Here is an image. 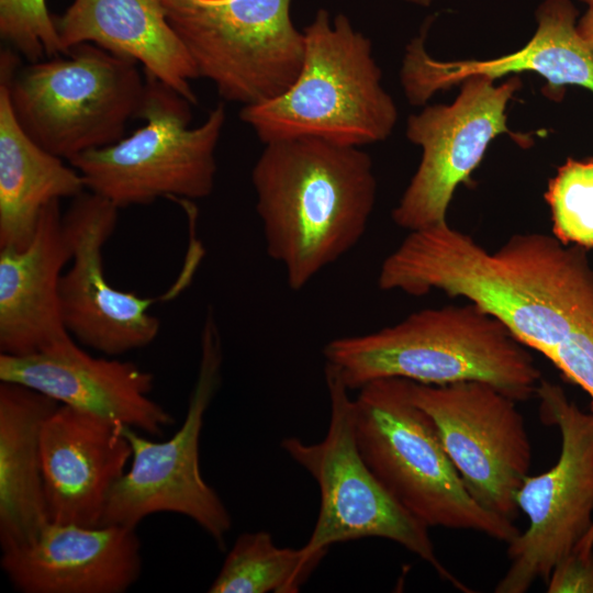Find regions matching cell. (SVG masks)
I'll return each mask as SVG.
<instances>
[{
	"instance_id": "6da1fadb",
	"label": "cell",
	"mask_w": 593,
	"mask_h": 593,
	"mask_svg": "<svg viewBox=\"0 0 593 593\" xmlns=\"http://www.w3.org/2000/svg\"><path fill=\"white\" fill-rule=\"evenodd\" d=\"M378 286L413 296L438 290L465 298L547 359L593 320L588 249L545 233L515 234L490 253L448 222L411 231L382 261Z\"/></svg>"
},
{
	"instance_id": "7a4b0ae2",
	"label": "cell",
	"mask_w": 593,
	"mask_h": 593,
	"mask_svg": "<svg viewBox=\"0 0 593 593\" xmlns=\"http://www.w3.org/2000/svg\"><path fill=\"white\" fill-rule=\"evenodd\" d=\"M251 183L267 255L293 291L360 242L377 200L370 156L315 137L265 144Z\"/></svg>"
},
{
	"instance_id": "3957f363",
	"label": "cell",
	"mask_w": 593,
	"mask_h": 593,
	"mask_svg": "<svg viewBox=\"0 0 593 593\" xmlns=\"http://www.w3.org/2000/svg\"><path fill=\"white\" fill-rule=\"evenodd\" d=\"M325 365L349 390L382 378L424 384L490 383L525 401L541 378L529 348L477 304L424 309L381 329L329 340Z\"/></svg>"
},
{
	"instance_id": "277c9868",
	"label": "cell",
	"mask_w": 593,
	"mask_h": 593,
	"mask_svg": "<svg viewBox=\"0 0 593 593\" xmlns=\"http://www.w3.org/2000/svg\"><path fill=\"white\" fill-rule=\"evenodd\" d=\"M304 58L294 82L239 119L264 143L315 137L361 147L392 133L398 110L381 85L368 37L342 13L320 9L303 30Z\"/></svg>"
},
{
	"instance_id": "5b68a950",
	"label": "cell",
	"mask_w": 593,
	"mask_h": 593,
	"mask_svg": "<svg viewBox=\"0 0 593 593\" xmlns=\"http://www.w3.org/2000/svg\"><path fill=\"white\" fill-rule=\"evenodd\" d=\"M359 450L387 491L428 527L472 530L508 544L521 532L471 496L438 430L409 392V380L382 378L355 398Z\"/></svg>"
},
{
	"instance_id": "8992f818",
	"label": "cell",
	"mask_w": 593,
	"mask_h": 593,
	"mask_svg": "<svg viewBox=\"0 0 593 593\" xmlns=\"http://www.w3.org/2000/svg\"><path fill=\"white\" fill-rule=\"evenodd\" d=\"M1 55V80L27 136L65 160L112 145L138 118L145 90L138 64L94 44L16 68Z\"/></svg>"
},
{
	"instance_id": "52a82bcc",
	"label": "cell",
	"mask_w": 593,
	"mask_h": 593,
	"mask_svg": "<svg viewBox=\"0 0 593 593\" xmlns=\"http://www.w3.org/2000/svg\"><path fill=\"white\" fill-rule=\"evenodd\" d=\"M145 78L137 118L145 123L119 142L68 163L82 176L88 191L120 210L160 198H206L215 182V150L226 122L224 103L192 127V104L158 79L146 74Z\"/></svg>"
},
{
	"instance_id": "ba28073f",
	"label": "cell",
	"mask_w": 593,
	"mask_h": 593,
	"mask_svg": "<svg viewBox=\"0 0 593 593\" xmlns=\"http://www.w3.org/2000/svg\"><path fill=\"white\" fill-rule=\"evenodd\" d=\"M329 422L323 440L287 437L281 448L316 481L320 511L305 558L322 560L329 546L360 538L389 539L419 557L456 589L471 592L436 556L428 526L407 512L365 461L355 433V399L338 372L325 365Z\"/></svg>"
},
{
	"instance_id": "9c48e42d",
	"label": "cell",
	"mask_w": 593,
	"mask_h": 593,
	"mask_svg": "<svg viewBox=\"0 0 593 593\" xmlns=\"http://www.w3.org/2000/svg\"><path fill=\"white\" fill-rule=\"evenodd\" d=\"M169 24L199 77L243 107L282 94L304 58L291 0H163Z\"/></svg>"
},
{
	"instance_id": "30bf717a",
	"label": "cell",
	"mask_w": 593,
	"mask_h": 593,
	"mask_svg": "<svg viewBox=\"0 0 593 593\" xmlns=\"http://www.w3.org/2000/svg\"><path fill=\"white\" fill-rule=\"evenodd\" d=\"M222 362L220 331L209 311L201 333L198 376L182 425L164 440L124 427L132 459L110 492L101 525L136 528L152 514L176 513L192 519L219 548H224L232 517L200 470V436L206 410L221 383Z\"/></svg>"
},
{
	"instance_id": "8fae6325",
	"label": "cell",
	"mask_w": 593,
	"mask_h": 593,
	"mask_svg": "<svg viewBox=\"0 0 593 593\" xmlns=\"http://www.w3.org/2000/svg\"><path fill=\"white\" fill-rule=\"evenodd\" d=\"M536 396L542 422L559 428L560 454L548 471L527 475L516 493L529 524L507 544L511 563L496 593H525L538 579L547 582L593 524V413L548 380H540Z\"/></svg>"
},
{
	"instance_id": "7c38bea8",
	"label": "cell",
	"mask_w": 593,
	"mask_h": 593,
	"mask_svg": "<svg viewBox=\"0 0 593 593\" xmlns=\"http://www.w3.org/2000/svg\"><path fill=\"white\" fill-rule=\"evenodd\" d=\"M409 392L433 419L471 496L486 511L513 521L516 493L532 462L516 401L482 381L434 385L409 380Z\"/></svg>"
},
{
	"instance_id": "4fadbf2b",
	"label": "cell",
	"mask_w": 593,
	"mask_h": 593,
	"mask_svg": "<svg viewBox=\"0 0 593 593\" xmlns=\"http://www.w3.org/2000/svg\"><path fill=\"white\" fill-rule=\"evenodd\" d=\"M521 88L512 77L495 86L484 76L461 82L450 104L410 115L406 137L422 148L421 163L392 211L393 222L409 232L447 222L457 187L469 179L493 138L507 133L506 108Z\"/></svg>"
},
{
	"instance_id": "5bb4252c",
	"label": "cell",
	"mask_w": 593,
	"mask_h": 593,
	"mask_svg": "<svg viewBox=\"0 0 593 593\" xmlns=\"http://www.w3.org/2000/svg\"><path fill=\"white\" fill-rule=\"evenodd\" d=\"M63 223L70 267L60 280L65 326L74 339L109 357L152 344L160 328L149 312L160 298H143L113 287L105 277L103 248L115 231L120 209L86 190L71 199Z\"/></svg>"
},
{
	"instance_id": "9a60e30c",
	"label": "cell",
	"mask_w": 593,
	"mask_h": 593,
	"mask_svg": "<svg viewBox=\"0 0 593 593\" xmlns=\"http://www.w3.org/2000/svg\"><path fill=\"white\" fill-rule=\"evenodd\" d=\"M126 425L59 404L41 432L49 522L99 526L108 499L132 459Z\"/></svg>"
},
{
	"instance_id": "2e32d148",
	"label": "cell",
	"mask_w": 593,
	"mask_h": 593,
	"mask_svg": "<svg viewBox=\"0 0 593 593\" xmlns=\"http://www.w3.org/2000/svg\"><path fill=\"white\" fill-rule=\"evenodd\" d=\"M0 381L23 384L150 437H161L175 423L172 414L150 396L153 373L131 361L91 356L76 340L41 354H0Z\"/></svg>"
},
{
	"instance_id": "e0dca14e",
	"label": "cell",
	"mask_w": 593,
	"mask_h": 593,
	"mask_svg": "<svg viewBox=\"0 0 593 593\" xmlns=\"http://www.w3.org/2000/svg\"><path fill=\"white\" fill-rule=\"evenodd\" d=\"M135 527L49 522L32 542L3 551L0 564L22 593H123L142 572Z\"/></svg>"
},
{
	"instance_id": "ac0fdd59",
	"label": "cell",
	"mask_w": 593,
	"mask_h": 593,
	"mask_svg": "<svg viewBox=\"0 0 593 593\" xmlns=\"http://www.w3.org/2000/svg\"><path fill=\"white\" fill-rule=\"evenodd\" d=\"M578 15L570 0H545L536 11V32L524 47L483 60L432 57L424 46L425 30L406 47L401 68L404 93L421 105L469 77L495 80L522 71L540 75L551 87L579 86L593 92V54L578 32Z\"/></svg>"
},
{
	"instance_id": "d6986e66",
	"label": "cell",
	"mask_w": 593,
	"mask_h": 593,
	"mask_svg": "<svg viewBox=\"0 0 593 593\" xmlns=\"http://www.w3.org/2000/svg\"><path fill=\"white\" fill-rule=\"evenodd\" d=\"M71 253L60 201L42 211L23 248H0V353L27 356L75 342L60 305V280Z\"/></svg>"
},
{
	"instance_id": "ffe728a7",
	"label": "cell",
	"mask_w": 593,
	"mask_h": 593,
	"mask_svg": "<svg viewBox=\"0 0 593 593\" xmlns=\"http://www.w3.org/2000/svg\"><path fill=\"white\" fill-rule=\"evenodd\" d=\"M54 21L64 54L94 44L136 61L146 75L197 104L191 81L199 75L168 22L163 0H74Z\"/></svg>"
},
{
	"instance_id": "44dd1931",
	"label": "cell",
	"mask_w": 593,
	"mask_h": 593,
	"mask_svg": "<svg viewBox=\"0 0 593 593\" xmlns=\"http://www.w3.org/2000/svg\"><path fill=\"white\" fill-rule=\"evenodd\" d=\"M23 384L0 383V547L25 546L49 523L41 456L44 421L59 405Z\"/></svg>"
},
{
	"instance_id": "7402d4cb",
	"label": "cell",
	"mask_w": 593,
	"mask_h": 593,
	"mask_svg": "<svg viewBox=\"0 0 593 593\" xmlns=\"http://www.w3.org/2000/svg\"><path fill=\"white\" fill-rule=\"evenodd\" d=\"M86 190L77 169L22 130L0 83V248L26 246L48 203Z\"/></svg>"
},
{
	"instance_id": "603a6c76",
	"label": "cell",
	"mask_w": 593,
	"mask_h": 593,
	"mask_svg": "<svg viewBox=\"0 0 593 593\" xmlns=\"http://www.w3.org/2000/svg\"><path fill=\"white\" fill-rule=\"evenodd\" d=\"M320 560L301 548L278 547L271 534H240L227 552L210 593H295Z\"/></svg>"
},
{
	"instance_id": "cb8c5ba5",
	"label": "cell",
	"mask_w": 593,
	"mask_h": 593,
	"mask_svg": "<svg viewBox=\"0 0 593 593\" xmlns=\"http://www.w3.org/2000/svg\"><path fill=\"white\" fill-rule=\"evenodd\" d=\"M545 199L552 233L563 244L593 247V159L569 158L549 181Z\"/></svg>"
},
{
	"instance_id": "d4e9b609",
	"label": "cell",
	"mask_w": 593,
	"mask_h": 593,
	"mask_svg": "<svg viewBox=\"0 0 593 593\" xmlns=\"http://www.w3.org/2000/svg\"><path fill=\"white\" fill-rule=\"evenodd\" d=\"M0 35L31 63L64 54L44 0H0Z\"/></svg>"
},
{
	"instance_id": "484cf974",
	"label": "cell",
	"mask_w": 593,
	"mask_h": 593,
	"mask_svg": "<svg viewBox=\"0 0 593 593\" xmlns=\"http://www.w3.org/2000/svg\"><path fill=\"white\" fill-rule=\"evenodd\" d=\"M549 360L589 394L593 409V320L575 327Z\"/></svg>"
},
{
	"instance_id": "4316f807",
	"label": "cell",
	"mask_w": 593,
	"mask_h": 593,
	"mask_svg": "<svg viewBox=\"0 0 593 593\" xmlns=\"http://www.w3.org/2000/svg\"><path fill=\"white\" fill-rule=\"evenodd\" d=\"M548 593H593V550H573L552 569Z\"/></svg>"
},
{
	"instance_id": "83f0119b",
	"label": "cell",
	"mask_w": 593,
	"mask_h": 593,
	"mask_svg": "<svg viewBox=\"0 0 593 593\" xmlns=\"http://www.w3.org/2000/svg\"><path fill=\"white\" fill-rule=\"evenodd\" d=\"M578 32L593 54V8H588L578 20Z\"/></svg>"
},
{
	"instance_id": "f1b7e54d",
	"label": "cell",
	"mask_w": 593,
	"mask_h": 593,
	"mask_svg": "<svg viewBox=\"0 0 593 593\" xmlns=\"http://www.w3.org/2000/svg\"><path fill=\"white\" fill-rule=\"evenodd\" d=\"M577 551L581 552H588L593 550V524L586 535L582 538V540L578 544V546L574 548Z\"/></svg>"
},
{
	"instance_id": "f546056e",
	"label": "cell",
	"mask_w": 593,
	"mask_h": 593,
	"mask_svg": "<svg viewBox=\"0 0 593 593\" xmlns=\"http://www.w3.org/2000/svg\"><path fill=\"white\" fill-rule=\"evenodd\" d=\"M407 3H412L419 7H429L433 2V0H402Z\"/></svg>"
},
{
	"instance_id": "4dcf8cb0",
	"label": "cell",
	"mask_w": 593,
	"mask_h": 593,
	"mask_svg": "<svg viewBox=\"0 0 593 593\" xmlns=\"http://www.w3.org/2000/svg\"><path fill=\"white\" fill-rule=\"evenodd\" d=\"M584 3L588 8H593V0H579Z\"/></svg>"
}]
</instances>
